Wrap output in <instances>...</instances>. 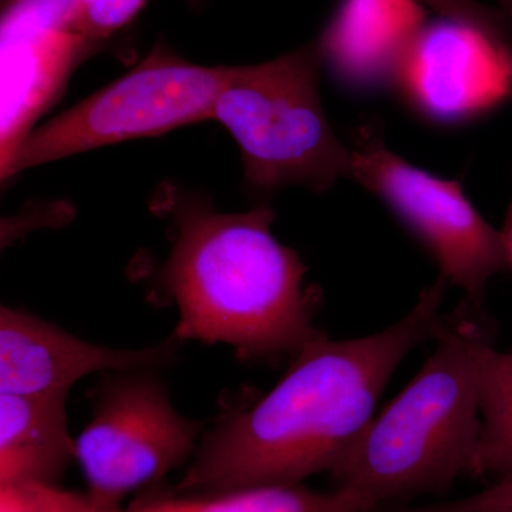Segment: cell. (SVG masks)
<instances>
[{
	"mask_svg": "<svg viewBox=\"0 0 512 512\" xmlns=\"http://www.w3.org/2000/svg\"><path fill=\"white\" fill-rule=\"evenodd\" d=\"M446 286L439 276L412 311L373 335L323 333L303 346L271 392L202 434L177 494L301 484L329 473L369 427L397 367L433 335Z\"/></svg>",
	"mask_w": 512,
	"mask_h": 512,
	"instance_id": "1",
	"label": "cell"
},
{
	"mask_svg": "<svg viewBox=\"0 0 512 512\" xmlns=\"http://www.w3.org/2000/svg\"><path fill=\"white\" fill-rule=\"evenodd\" d=\"M174 242L158 282L178 312L170 339L228 345L244 362L293 356L323 333L313 325L318 289L301 256L272 232L274 208L215 210L168 191Z\"/></svg>",
	"mask_w": 512,
	"mask_h": 512,
	"instance_id": "2",
	"label": "cell"
},
{
	"mask_svg": "<svg viewBox=\"0 0 512 512\" xmlns=\"http://www.w3.org/2000/svg\"><path fill=\"white\" fill-rule=\"evenodd\" d=\"M495 336L483 306L463 301L440 315L429 359L329 471L336 488L376 504L409 503L468 476L481 430L478 365Z\"/></svg>",
	"mask_w": 512,
	"mask_h": 512,
	"instance_id": "3",
	"label": "cell"
},
{
	"mask_svg": "<svg viewBox=\"0 0 512 512\" xmlns=\"http://www.w3.org/2000/svg\"><path fill=\"white\" fill-rule=\"evenodd\" d=\"M320 62L316 42L268 62L231 66L212 120L234 138L254 190L301 185L325 192L349 178L350 147L320 100Z\"/></svg>",
	"mask_w": 512,
	"mask_h": 512,
	"instance_id": "4",
	"label": "cell"
},
{
	"mask_svg": "<svg viewBox=\"0 0 512 512\" xmlns=\"http://www.w3.org/2000/svg\"><path fill=\"white\" fill-rule=\"evenodd\" d=\"M229 70L156 47L123 77L35 128L13 158L9 180L96 148L212 121Z\"/></svg>",
	"mask_w": 512,
	"mask_h": 512,
	"instance_id": "5",
	"label": "cell"
},
{
	"mask_svg": "<svg viewBox=\"0 0 512 512\" xmlns=\"http://www.w3.org/2000/svg\"><path fill=\"white\" fill-rule=\"evenodd\" d=\"M158 370H111L94 390L74 461L97 503L123 507L124 498L158 487L197 451L204 423L178 412Z\"/></svg>",
	"mask_w": 512,
	"mask_h": 512,
	"instance_id": "6",
	"label": "cell"
},
{
	"mask_svg": "<svg viewBox=\"0 0 512 512\" xmlns=\"http://www.w3.org/2000/svg\"><path fill=\"white\" fill-rule=\"evenodd\" d=\"M349 178L387 205L419 239L447 285L483 306L488 285L508 271L500 229L476 210L456 180L427 173L386 147L375 127H362L350 147Z\"/></svg>",
	"mask_w": 512,
	"mask_h": 512,
	"instance_id": "7",
	"label": "cell"
},
{
	"mask_svg": "<svg viewBox=\"0 0 512 512\" xmlns=\"http://www.w3.org/2000/svg\"><path fill=\"white\" fill-rule=\"evenodd\" d=\"M73 0H13L0 13V188L39 120L97 43L70 23Z\"/></svg>",
	"mask_w": 512,
	"mask_h": 512,
	"instance_id": "8",
	"label": "cell"
},
{
	"mask_svg": "<svg viewBox=\"0 0 512 512\" xmlns=\"http://www.w3.org/2000/svg\"><path fill=\"white\" fill-rule=\"evenodd\" d=\"M173 339L138 349L97 345L0 302V394L67 393L84 377L111 370L163 369L177 356Z\"/></svg>",
	"mask_w": 512,
	"mask_h": 512,
	"instance_id": "9",
	"label": "cell"
},
{
	"mask_svg": "<svg viewBox=\"0 0 512 512\" xmlns=\"http://www.w3.org/2000/svg\"><path fill=\"white\" fill-rule=\"evenodd\" d=\"M511 64V46L480 30L441 18L424 23L404 50L392 83L407 103L431 120H453L473 106L476 76L500 74Z\"/></svg>",
	"mask_w": 512,
	"mask_h": 512,
	"instance_id": "10",
	"label": "cell"
},
{
	"mask_svg": "<svg viewBox=\"0 0 512 512\" xmlns=\"http://www.w3.org/2000/svg\"><path fill=\"white\" fill-rule=\"evenodd\" d=\"M423 25L417 0H343L318 42L320 55L349 82H392L400 57Z\"/></svg>",
	"mask_w": 512,
	"mask_h": 512,
	"instance_id": "11",
	"label": "cell"
},
{
	"mask_svg": "<svg viewBox=\"0 0 512 512\" xmlns=\"http://www.w3.org/2000/svg\"><path fill=\"white\" fill-rule=\"evenodd\" d=\"M67 396L0 394V484L59 483L74 461Z\"/></svg>",
	"mask_w": 512,
	"mask_h": 512,
	"instance_id": "12",
	"label": "cell"
},
{
	"mask_svg": "<svg viewBox=\"0 0 512 512\" xmlns=\"http://www.w3.org/2000/svg\"><path fill=\"white\" fill-rule=\"evenodd\" d=\"M167 512H367L376 507L355 491L313 490L302 484L255 485L210 494L163 490Z\"/></svg>",
	"mask_w": 512,
	"mask_h": 512,
	"instance_id": "13",
	"label": "cell"
},
{
	"mask_svg": "<svg viewBox=\"0 0 512 512\" xmlns=\"http://www.w3.org/2000/svg\"><path fill=\"white\" fill-rule=\"evenodd\" d=\"M480 437L468 476L493 481L512 477V350L488 343L478 365Z\"/></svg>",
	"mask_w": 512,
	"mask_h": 512,
	"instance_id": "14",
	"label": "cell"
},
{
	"mask_svg": "<svg viewBox=\"0 0 512 512\" xmlns=\"http://www.w3.org/2000/svg\"><path fill=\"white\" fill-rule=\"evenodd\" d=\"M59 483L0 484V512H119Z\"/></svg>",
	"mask_w": 512,
	"mask_h": 512,
	"instance_id": "15",
	"label": "cell"
},
{
	"mask_svg": "<svg viewBox=\"0 0 512 512\" xmlns=\"http://www.w3.org/2000/svg\"><path fill=\"white\" fill-rule=\"evenodd\" d=\"M147 0H73L70 23L77 33L101 45L136 19Z\"/></svg>",
	"mask_w": 512,
	"mask_h": 512,
	"instance_id": "16",
	"label": "cell"
},
{
	"mask_svg": "<svg viewBox=\"0 0 512 512\" xmlns=\"http://www.w3.org/2000/svg\"><path fill=\"white\" fill-rule=\"evenodd\" d=\"M74 215L66 200L30 202L16 214L0 215V254L35 232L67 227Z\"/></svg>",
	"mask_w": 512,
	"mask_h": 512,
	"instance_id": "17",
	"label": "cell"
},
{
	"mask_svg": "<svg viewBox=\"0 0 512 512\" xmlns=\"http://www.w3.org/2000/svg\"><path fill=\"white\" fill-rule=\"evenodd\" d=\"M436 10L441 18L480 30L491 39L511 46L512 26L498 9L487 8L477 0H417Z\"/></svg>",
	"mask_w": 512,
	"mask_h": 512,
	"instance_id": "18",
	"label": "cell"
},
{
	"mask_svg": "<svg viewBox=\"0 0 512 512\" xmlns=\"http://www.w3.org/2000/svg\"><path fill=\"white\" fill-rule=\"evenodd\" d=\"M403 512H512V477L457 500L423 505L403 504Z\"/></svg>",
	"mask_w": 512,
	"mask_h": 512,
	"instance_id": "19",
	"label": "cell"
},
{
	"mask_svg": "<svg viewBox=\"0 0 512 512\" xmlns=\"http://www.w3.org/2000/svg\"><path fill=\"white\" fill-rule=\"evenodd\" d=\"M119 512H167L163 505V490L158 485L143 491L127 507H121Z\"/></svg>",
	"mask_w": 512,
	"mask_h": 512,
	"instance_id": "20",
	"label": "cell"
},
{
	"mask_svg": "<svg viewBox=\"0 0 512 512\" xmlns=\"http://www.w3.org/2000/svg\"><path fill=\"white\" fill-rule=\"evenodd\" d=\"M500 234L501 239H503L505 255H507L508 271L512 272V198L507 215H505L503 228L500 229Z\"/></svg>",
	"mask_w": 512,
	"mask_h": 512,
	"instance_id": "21",
	"label": "cell"
},
{
	"mask_svg": "<svg viewBox=\"0 0 512 512\" xmlns=\"http://www.w3.org/2000/svg\"><path fill=\"white\" fill-rule=\"evenodd\" d=\"M403 503H383L377 504L375 508L367 512H402Z\"/></svg>",
	"mask_w": 512,
	"mask_h": 512,
	"instance_id": "22",
	"label": "cell"
},
{
	"mask_svg": "<svg viewBox=\"0 0 512 512\" xmlns=\"http://www.w3.org/2000/svg\"><path fill=\"white\" fill-rule=\"evenodd\" d=\"M498 10L505 16V19L512 26V0H497Z\"/></svg>",
	"mask_w": 512,
	"mask_h": 512,
	"instance_id": "23",
	"label": "cell"
},
{
	"mask_svg": "<svg viewBox=\"0 0 512 512\" xmlns=\"http://www.w3.org/2000/svg\"><path fill=\"white\" fill-rule=\"evenodd\" d=\"M12 2H13V0H0V13H2L3 10L8 8L10 3H12Z\"/></svg>",
	"mask_w": 512,
	"mask_h": 512,
	"instance_id": "24",
	"label": "cell"
}]
</instances>
